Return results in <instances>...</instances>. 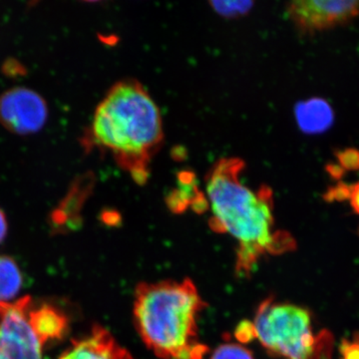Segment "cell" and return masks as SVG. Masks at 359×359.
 Wrapping results in <instances>:
<instances>
[{
  "instance_id": "obj_8",
  "label": "cell",
  "mask_w": 359,
  "mask_h": 359,
  "mask_svg": "<svg viewBox=\"0 0 359 359\" xmlns=\"http://www.w3.org/2000/svg\"><path fill=\"white\" fill-rule=\"evenodd\" d=\"M58 359H133L102 327H94L89 334L74 340Z\"/></svg>"
},
{
  "instance_id": "obj_3",
  "label": "cell",
  "mask_w": 359,
  "mask_h": 359,
  "mask_svg": "<svg viewBox=\"0 0 359 359\" xmlns=\"http://www.w3.org/2000/svg\"><path fill=\"white\" fill-rule=\"evenodd\" d=\"M205 302L192 280L142 283L135 292L134 321L150 351L162 359H203L198 318Z\"/></svg>"
},
{
  "instance_id": "obj_10",
  "label": "cell",
  "mask_w": 359,
  "mask_h": 359,
  "mask_svg": "<svg viewBox=\"0 0 359 359\" xmlns=\"http://www.w3.org/2000/svg\"><path fill=\"white\" fill-rule=\"evenodd\" d=\"M23 276L13 257L0 256V304L13 301L20 294Z\"/></svg>"
},
{
  "instance_id": "obj_15",
  "label": "cell",
  "mask_w": 359,
  "mask_h": 359,
  "mask_svg": "<svg viewBox=\"0 0 359 359\" xmlns=\"http://www.w3.org/2000/svg\"><path fill=\"white\" fill-rule=\"evenodd\" d=\"M341 359H359V337L353 341L344 340L340 346Z\"/></svg>"
},
{
  "instance_id": "obj_11",
  "label": "cell",
  "mask_w": 359,
  "mask_h": 359,
  "mask_svg": "<svg viewBox=\"0 0 359 359\" xmlns=\"http://www.w3.org/2000/svg\"><path fill=\"white\" fill-rule=\"evenodd\" d=\"M210 359H255L249 349L241 344L226 342L219 346Z\"/></svg>"
},
{
  "instance_id": "obj_12",
  "label": "cell",
  "mask_w": 359,
  "mask_h": 359,
  "mask_svg": "<svg viewBox=\"0 0 359 359\" xmlns=\"http://www.w3.org/2000/svg\"><path fill=\"white\" fill-rule=\"evenodd\" d=\"M212 6L219 14L224 16H237L247 13L252 7V2H212Z\"/></svg>"
},
{
  "instance_id": "obj_5",
  "label": "cell",
  "mask_w": 359,
  "mask_h": 359,
  "mask_svg": "<svg viewBox=\"0 0 359 359\" xmlns=\"http://www.w3.org/2000/svg\"><path fill=\"white\" fill-rule=\"evenodd\" d=\"M32 297L0 304V359H42L51 342L32 316Z\"/></svg>"
},
{
  "instance_id": "obj_18",
  "label": "cell",
  "mask_w": 359,
  "mask_h": 359,
  "mask_svg": "<svg viewBox=\"0 0 359 359\" xmlns=\"http://www.w3.org/2000/svg\"><path fill=\"white\" fill-rule=\"evenodd\" d=\"M7 235V219L6 214L0 209V244L4 242Z\"/></svg>"
},
{
  "instance_id": "obj_17",
  "label": "cell",
  "mask_w": 359,
  "mask_h": 359,
  "mask_svg": "<svg viewBox=\"0 0 359 359\" xmlns=\"http://www.w3.org/2000/svg\"><path fill=\"white\" fill-rule=\"evenodd\" d=\"M327 173L330 175V177L335 180H339L342 176H344V173H346V171H344L339 165L335 164H328L327 166Z\"/></svg>"
},
{
  "instance_id": "obj_1",
  "label": "cell",
  "mask_w": 359,
  "mask_h": 359,
  "mask_svg": "<svg viewBox=\"0 0 359 359\" xmlns=\"http://www.w3.org/2000/svg\"><path fill=\"white\" fill-rule=\"evenodd\" d=\"M245 162L224 158L205 179L210 226L217 233L230 235L238 243L236 273L247 278L266 255H280L294 249L289 233L275 231L273 192L268 186L252 190L241 180Z\"/></svg>"
},
{
  "instance_id": "obj_7",
  "label": "cell",
  "mask_w": 359,
  "mask_h": 359,
  "mask_svg": "<svg viewBox=\"0 0 359 359\" xmlns=\"http://www.w3.org/2000/svg\"><path fill=\"white\" fill-rule=\"evenodd\" d=\"M287 13L302 32L313 33L346 25L359 15L358 0H301L290 2Z\"/></svg>"
},
{
  "instance_id": "obj_6",
  "label": "cell",
  "mask_w": 359,
  "mask_h": 359,
  "mask_svg": "<svg viewBox=\"0 0 359 359\" xmlns=\"http://www.w3.org/2000/svg\"><path fill=\"white\" fill-rule=\"evenodd\" d=\"M47 117L43 97L32 89L15 87L0 96V123L11 133H36L43 128Z\"/></svg>"
},
{
  "instance_id": "obj_9",
  "label": "cell",
  "mask_w": 359,
  "mask_h": 359,
  "mask_svg": "<svg viewBox=\"0 0 359 359\" xmlns=\"http://www.w3.org/2000/svg\"><path fill=\"white\" fill-rule=\"evenodd\" d=\"M295 117L304 133L318 135L332 128L334 112L332 106L323 98H311L297 104Z\"/></svg>"
},
{
  "instance_id": "obj_4",
  "label": "cell",
  "mask_w": 359,
  "mask_h": 359,
  "mask_svg": "<svg viewBox=\"0 0 359 359\" xmlns=\"http://www.w3.org/2000/svg\"><path fill=\"white\" fill-rule=\"evenodd\" d=\"M257 339L273 356L283 359H332V334H314L308 309L269 297L252 323Z\"/></svg>"
},
{
  "instance_id": "obj_13",
  "label": "cell",
  "mask_w": 359,
  "mask_h": 359,
  "mask_svg": "<svg viewBox=\"0 0 359 359\" xmlns=\"http://www.w3.org/2000/svg\"><path fill=\"white\" fill-rule=\"evenodd\" d=\"M339 166L344 171H359V150L354 148L344 149L337 154Z\"/></svg>"
},
{
  "instance_id": "obj_14",
  "label": "cell",
  "mask_w": 359,
  "mask_h": 359,
  "mask_svg": "<svg viewBox=\"0 0 359 359\" xmlns=\"http://www.w3.org/2000/svg\"><path fill=\"white\" fill-rule=\"evenodd\" d=\"M351 186L346 185V183H339L337 186L328 189L327 192L323 196L327 202H334V201H346L351 198Z\"/></svg>"
},
{
  "instance_id": "obj_16",
  "label": "cell",
  "mask_w": 359,
  "mask_h": 359,
  "mask_svg": "<svg viewBox=\"0 0 359 359\" xmlns=\"http://www.w3.org/2000/svg\"><path fill=\"white\" fill-rule=\"evenodd\" d=\"M349 200H351V204L353 211L359 215V183L351 186V194Z\"/></svg>"
},
{
  "instance_id": "obj_2",
  "label": "cell",
  "mask_w": 359,
  "mask_h": 359,
  "mask_svg": "<svg viewBox=\"0 0 359 359\" xmlns=\"http://www.w3.org/2000/svg\"><path fill=\"white\" fill-rule=\"evenodd\" d=\"M97 145L112 152L136 183L149 177V162L164 138L162 116L136 80L118 82L97 106L91 128Z\"/></svg>"
}]
</instances>
